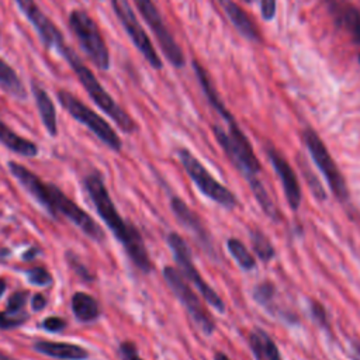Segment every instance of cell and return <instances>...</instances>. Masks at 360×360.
I'll return each instance as SVG.
<instances>
[{
    "label": "cell",
    "instance_id": "cell-1",
    "mask_svg": "<svg viewBox=\"0 0 360 360\" xmlns=\"http://www.w3.org/2000/svg\"><path fill=\"white\" fill-rule=\"evenodd\" d=\"M86 190L98 212L104 224L110 228L114 236L122 243L127 250V255L132 260V263L142 271L149 273L152 270V263L148 256L146 248L143 245V239L138 229L125 222L118 214L107 188L104 180L98 172H93L84 179Z\"/></svg>",
    "mask_w": 360,
    "mask_h": 360
},
{
    "label": "cell",
    "instance_id": "cell-2",
    "mask_svg": "<svg viewBox=\"0 0 360 360\" xmlns=\"http://www.w3.org/2000/svg\"><path fill=\"white\" fill-rule=\"evenodd\" d=\"M59 53L66 59V62L72 66L75 75L77 76V80L82 83L90 98L94 101V104L101 108L112 121L127 134H131L136 129L135 121L114 101V98L104 90V87L100 84V82L96 79L94 73L83 63V60L79 58V55L68 45H60L58 48Z\"/></svg>",
    "mask_w": 360,
    "mask_h": 360
},
{
    "label": "cell",
    "instance_id": "cell-3",
    "mask_svg": "<svg viewBox=\"0 0 360 360\" xmlns=\"http://www.w3.org/2000/svg\"><path fill=\"white\" fill-rule=\"evenodd\" d=\"M68 21L83 52L98 69L108 70L110 52L97 22L84 10H73Z\"/></svg>",
    "mask_w": 360,
    "mask_h": 360
},
{
    "label": "cell",
    "instance_id": "cell-4",
    "mask_svg": "<svg viewBox=\"0 0 360 360\" xmlns=\"http://www.w3.org/2000/svg\"><path fill=\"white\" fill-rule=\"evenodd\" d=\"M58 101L76 121L87 127L110 149L115 152L121 150V146H122L121 139L115 134V131L111 128V125L103 117H100L97 112L89 108L84 103H82L77 97H75L68 90H59Z\"/></svg>",
    "mask_w": 360,
    "mask_h": 360
},
{
    "label": "cell",
    "instance_id": "cell-5",
    "mask_svg": "<svg viewBox=\"0 0 360 360\" xmlns=\"http://www.w3.org/2000/svg\"><path fill=\"white\" fill-rule=\"evenodd\" d=\"M179 159L188 173L190 179L194 181L195 187L210 200L215 201L217 204L224 205L225 208H233L236 205V197L235 194L228 190L225 186H222L218 180L214 179V176L202 166V163L190 153L187 149L179 150Z\"/></svg>",
    "mask_w": 360,
    "mask_h": 360
},
{
    "label": "cell",
    "instance_id": "cell-6",
    "mask_svg": "<svg viewBox=\"0 0 360 360\" xmlns=\"http://www.w3.org/2000/svg\"><path fill=\"white\" fill-rule=\"evenodd\" d=\"M167 245L169 248L172 249L173 252V257L180 269V274L187 280L190 281L198 291L200 294L202 295V298L211 305L214 307L215 309L218 311H224L225 309V304L222 301V298L208 285V283L204 281V278L201 277V274L198 273V270L195 269L194 263H193V259H191V253H190V249L188 246L186 245L184 239L172 232L169 236H167Z\"/></svg>",
    "mask_w": 360,
    "mask_h": 360
},
{
    "label": "cell",
    "instance_id": "cell-7",
    "mask_svg": "<svg viewBox=\"0 0 360 360\" xmlns=\"http://www.w3.org/2000/svg\"><path fill=\"white\" fill-rule=\"evenodd\" d=\"M163 277L172 290V292L177 297V300L181 302V305L187 309L195 325L207 335L212 333L215 329V323L212 318L207 314L205 308L202 307L198 295L194 292V290L188 285L186 278L180 274L179 270L174 267L166 266L163 269Z\"/></svg>",
    "mask_w": 360,
    "mask_h": 360
},
{
    "label": "cell",
    "instance_id": "cell-8",
    "mask_svg": "<svg viewBox=\"0 0 360 360\" xmlns=\"http://www.w3.org/2000/svg\"><path fill=\"white\" fill-rule=\"evenodd\" d=\"M304 141H305V145L309 150L312 160L315 162V165L318 166L321 173L323 174V177L328 181L335 197L342 202L346 201L349 198V190H347L346 181H345L339 167L336 166L335 160L329 155L322 139L318 136V134L314 129L307 128L304 131Z\"/></svg>",
    "mask_w": 360,
    "mask_h": 360
},
{
    "label": "cell",
    "instance_id": "cell-9",
    "mask_svg": "<svg viewBox=\"0 0 360 360\" xmlns=\"http://www.w3.org/2000/svg\"><path fill=\"white\" fill-rule=\"evenodd\" d=\"M110 3H111V7H112L115 15L121 21L122 27L125 28L128 37L131 38V41L134 42L136 49L143 55V58L149 62V65L152 68L160 69L162 60H160L158 52L155 51L145 30L139 24L129 1L128 0H110Z\"/></svg>",
    "mask_w": 360,
    "mask_h": 360
},
{
    "label": "cell",
    "instance_id": "cell-10",
    "mask_svg": "<svg viewBox=\"0 0 360 360\" xmlns=\"http://www.w3.org/2000/svg\"><path fill=\"white\" fill-rule=\"evenodd\" d=\"M134 1H135V6L138 7L141 15L145 18L149 28L153 31L166 59L173 66L183 68L186 63L183 51L177 45V42L174 41V38L172 37L169 30L166 28L165 21H163L159 10L156 8L155 3L152 0H134Z\"/></svg>",
    "mask_w": 360,
    "mask_h": 360
},
{
    "label": "cell",
    "instance_id": "cell-11",
    "mask_svg": "<svg viewBox=\"0 0 360 360\" xmlns=\"http://www.w3.org/2000/svg\"><path fill=\"white\" fill-rule=\"evenodd\" d=\"M51 195H52V208L53 218L59 215H65L70 222H73L77 228L82 229L84 235L100 242L104 239V233L98 224L77 204H75L70 198H68L56 186L51 184Z\"/></svg>",
    "mask_w": 360,
    "mask_h": 360
},
{
    "label": "cell",
    "instance_id": "cell-12",
    "mask_svg": "<svg viewBox=\"0 0 360 360\" xmlns=\"http://www.w3.org/2000/svg\"><path fill=\"white\" fill-rule=\"evenodd\" d=\"M14 1L21 10V13L37 30L38 37L46 49H52V48L58 49L60 45L65 44L60 31L44 14V11L38 7L35 0H14Z\"/></svg>",
    "mask_w": 360,
    "mask_h": 360
},
{
    "label": "cell",
    "instance_id": "cell-13",
    "mask_svg": "<svg viewBox=\"0 0 360 360\" xmlns=\"http://www.w3.org/2000/svg\"><path fill=\"white\" fill-rule=\"evenodd\" d=\"M8 169L18 183L48 211L51 217H53L51 184L44 183L35 173L17 162H8Z\"/></svg>",
    "mask_w": 360,
    "mask_h": 360
},
{
    "label": "cell",
    "instance_id": "cell-14",
    "mask_svg": "<svg viewBox=\"0 0 360 360\" xmlns=\"http://www.w3.org/2000/svg\"><path fill=\"white\" fill-rule=\"evenodd\" d=\"M269 159L271 162L273 169L278 174V179L283 184V190L285 194V200L292 211H297L301 204V187L298 183V179L295 176V172L290 166V163L276 150V149H267Z\"/></svg>",
    "mask_w": 360,
    "mask_h": 360
},
{
    "label": "cell",
    "instance_id": "cell-15",
    "mask_svg": "<svg viewBox=\"0 0 360 360\" xmlns=\"http://www.w3.org/2000/svg\"><path fill=\"white\" fill-rule=\"evenodd\" d=\"M172 205V211L173 214L177 217L179 222L188 229L195 239H198V242L201 243V246L210 253L214 255V249H212V243L210 242V235L204 226V224L201 222V219L198 218V215L179 197H173L170 201Z\"/></svg>",
    "mask_w": 360,
    "mask_h": 360
},
{
    "label": "cell",
    "instance_id": "cell-16",
    "mask_svg": "<svg viewBox=\"0 0 360 360\" xmlns=\"http://www.w3.org/2000/svg\"><path fill=\"white\" fill-rule=\"evenodd\" d=\"M34 350L44 356L59 360H86L89 357V352L84 347L66 342L39 340L34 343Z\"/></svg>",
    "mask_w": 360,
    "mask_h": 360
},
{
    "label": "cell",
    "instance_id": "cell-17",
    "mask_svg": "<svg viewBox=\"0 0 360 360\" xmlns=\"http://www.w3.org/2000/svg\"><path fill=\"white\" fill-rule=\"evenodd\" d=\"M31 90L39 111V117L42 120V124L45 127V129L48 131V134L51 136H56L58 135V124H56V112H55V105L53 101L51 100L49 94L46 93V90L35 80L31 82Z\"/></svg>",
    "mask_w": 360,
    "mask_h": 360
},
{
    "label": "cell",
    "instance_id": "cell-18",
    "mask_svg": "<svg viewBox=\"0 0 360 360\" xmlns=\"http://www.w3.org/2000/svg\"><path fill=\"white\" fill-rule=\"evenodd\" d=\"M218 1L240 35H243L250 41H260V32L257 27L253 24L250 17L233 0H218Z\"/></svg>",
    "mask_w": 360,
    "mask_h": 360
},
{
    "label": "cell",
    "instance_id": "cell-19",
    "mask_svg": "<svg viewBox=\"0 0 360 360\" xmlns=\"http://www.w3.org/2000/svg\"><path fill=\"white\" fill-rule=\"evenodd\" d=\"M249 345L255 360H281L274 340L260 328H255L250 332Z\"/></svg>",
    "mask_w": 360,
    "mask_h": 360
},
{
    "label": "cell",
    "instance_id": "cell-20",
    "mask_svg": "<svg viewBox=\"0 0 360 360\" xmlns=\"http://www.w3.org/2000/svg\"><path fill=\"white\" fill-rule=\"evenodd\" d=\"M0 142L10 150H13L18 155H22V156L30 158V156H35L38 153V146L34 142L17 135L1 120H0Z\"/></svg>",
    "mask_w": 360,
    "mask_h": 360
},
{
    "label": "cell",
    "instance_id": "cell-21",
    "mask_svg": "<svg viewBox=\"0 0 360 360\" xmlns=\"http://www.w3.org/2000/svg\"><path fill=\"white\" fill-rule=\"evenodd\" d=\"M70 305H72L73 315L80 322H91L97 319L100 315L97 301L94 300V297H91L87 292H83V291L75 292L72 297Z\"/></svg>",
    "mask_w": 360,
    "mask_h": 360
},
{
    "label": "cell",
    "instance_id": "cell-22",
    "mask_svg": "<svg viewBox=\"0 0 360 360\" xmlns=\"http://www.w3.org/2000/svg\"><path fill=\"white\" fill-rule=\"evenodd\" d=\"M0 87L10 96L22 100L27 97L24 84L21 83L15 70L0 58Z\"/></svg>",
    "mask_w": 360,
    "mask_h": 360
},
{
    "label": "cell",
    "instance_id": "cell-23",
    "mask_svg": "<svg viewBox=\"0 0 360 360\" xmlns=\"http://www.w3.org/2000/svg\"><path fill=\"white\" fill-rule=\"evenodd\" d=\"M226 248L232 257L236 260V263L243 269V270H252L256 266L255 257L252 253L248 250V248L236 238H231L226 242Z\"/></svg>",
    "mask_w": 360,
    "mask_h": 360
},
{
    "label": "cell",
    "instance_id": "cell-24",
    "mask_svg": "<svg viewBox=\"0 0 360 360\" xmlns=\"http://www.w3.org/2000/svg\"><path fill=\"white\" fill-rule=\"evenodd\" d=\"M249 236L253 246V252L257 255L260 260L269 262L274 257V248L266 235H263L259 229H255V231L252 229L249 232Z\"/></svg>",
    "mask_w": 360,
    "mask_h": 360
},
{
    "label": "cell",
    "instance_id": "cell-25",
    "mask_svg": "<svg viewBox=\"0 0 360 360\" xmlns=\"http://www.w3.org/2000/svg\"><path fill=\"white\" fill-rule=\"evenodd\" d=\"M340 21L350 31L357 42H360V14L356 8H346L340 13Z\"/></svg>",
    "mask_w": 360,
    "mask_h": 360
},
{
    "label": "cell",
    "instance_id": "cell-26",
    "mask_svg": "<svg viewBox=\"0 0 360 360\" xmlns=\"http://www.w3.org/2000/svg\"><path fill=\"white\" fill-rule=\"evenodd\" d=\"M28 314L22 309L18 312H0V329H11L22 325L28 319Z\"/></svg>",
    "mask_w": 360,
    "mask_h": 360
},
{
    "label": "cell",
    "instance_id": "cell-27",
    "mask_svg": "<svg viewBox=\"0 0 360 360\" xmlns=\"http://www.w3.org/2000/svg\"><path fill=\"white\" fill-rule=\"evenodd\" d=\"M27 278L31 284L34 285H48L52 283V277L49 274V271L44 267H32L30 270H27Z\"/></svg>",
    "mask_w": 360,
    "mask_h": 360
},
{
    "label": "cell",
    "instance_id": "cell-28",
    "mask_svg": "<svg viewBox=\"0 0 360 360\" xmlns=\"http://www.w3.org/2000/svg\"><path fill=\"white\" fill-rule=\"evenodd\" d=\"M274 292H276L274 285H273L271 283L264 281V283H262V284H259V285L256 287L253 295H255V300H256L260 305L267 307L269 302L273 300Z\"/></svg>",
    "mask_w": 360,
    "mask_h": 360
},
{
    "label": "cell",
    "instance_id": "cell-29",
    "mask_svg": "<svg viewBox=\"0 0 360 360\" xmlns=\"http://www.w3.org/2000/svg\"><path fill=\"white\" fill-rule=\"evenodd\" d=\"M27 297H28V292L27 291H15L10 295L8 301H7V308L6 311L8 312H18V311H22L25 302H27Z\"/></svg>",
    "mask_w": 360,
    "mask_h": 360
},
{
    "label": "cell",
    "instance_id": "cell-30",
    "mask_svg": "<svg viewBox=\"0 0 360 360\" xmlns=\"http://www.w3.org/2000/svg\"><path fill=\"white\" fill-rule=\"evenodd\" d=\"M42 328L48 332H62L66 328V321L59 316H48L42 322Z\"/></svg>",
    "mask_w": 360,
    "mask_h": 360
},
{
    "label": "cell",
    "instance_id": "cell-31",
    "mask_svg": "<svg viewBox=\"0 0 360 360\" xmlns=\"http://www.w3.org/2000/svg\"><path fill=\"white\" fill-rule=\"evenodd\" d=\"M120 354L122 360H142L138 354L136 346L132 342H122L120 345Z\"/></svg>",
    "mask_w": 360,
    "mask_h": 360
},
{
    "label": "cell",
    "instance_id": "cell-32",
    "mask_svg": "<svg viewBox=\"0 0 360 360\" xmlns=\"http://www.w3.org/2000/svg\"><path fill=\"white\" fill-rule=\"evenodd\" d=\"M66 259H68V262H69V264H70V267L76 271V274L77 276H80L83 280H86V281H90V280H93V277L89 274V271L86 270V267L77 260V257H75L72 253H68L66 255Z\"/></svg>",
    "mask_w": 360,
    "mask_h": 360
},
{
    "label": "cell",
    "instance_id": "cell-33",
    "mask_svg": "<svg viewBox=\"0 0 360 360\" xmlns=\"http://www.w3.org/2000/svg\"><path fill=\"white\" fill-rule=\"evenodd\" d=\"M311 312H312V318L315 319L316 323H319L321 326H328L326 312L319 302H315V301L311 302Z\"/></svg>",
    "mask_w": 360,
    "mask_h": 360
},
{
    "label": "cell",
    "instance_id": "cell-34",
    "mask_svg": "<svg viewBox=\"0 0 360 360\" xmlns=\"http://www.w3.org/2000/svg\"><path fill=\"white\" fill-rule=\"evenodd\" d=\"M262 17L266 21H271L276 15V0H260Z\"/></svg>",
    "mask_w": 360,
    "mask_h": 360
},
{
    "label": "cell",
    "instance_id": "cell-35",
    "mask_svg": "<svg viewBox=\"0 0 360 360\" xmlns=\"http://www.w3.org/2000/svg\"><path fill=\"white\" fill-rule=\"evenodd\" d=\"M46 305V298L42 294H34L31 300V307L34 311H41Z\"/></svg>",
    "mask_w": 360,
    "mask_h": 360
},
{
    "label": "cell",
    "instance_id": "cell-36",
    "mask_svg": "<svg viewBox=\"0 0 360 360\" xmlns=\"http://www.w3.org/2000/svg\"><path fill=\"white\" fill-rule=\"evenodd\" d=\"M37 253H38L37 248H30L28 250H25V253H22V259L25 262H30V260H32L37 256Z\"/></svg>",
    "mask_w": 360,
    "mask_h": 360
},
{
    "label": "cell",
    "instance_id": "cell-37",
    "mask_svg": "<svg viewBox=\"0 0 360 360\" xmlns=\"http://www.w3.org/2000/svg\"><path fill=\"white\" fill-rule=\"evenodd\" d=\"M6 287H7L6 280H4V278H0V298H1V295L4 294V291H6Z\"/></svg>",
    "mask_w": 360,
    "mask_h": 360
},
{
    "label": "cell",
    "instance_id": "cell-38",
    "mask_svg": "<svg viewBox=\"0 0 360 360\" xmlns=\"http://www.w3.org/2000/svg\"><path fill=\"white\" fill-rule=\"evenodd\" d=\"M214 360H229L224 353H221V352H218V353H215V356H214Z\"/></svg>",
    "mask_w": 360,
    "mask_h": 360
},
{
    "label": "cell",
    "instance_id": "cell-39",
    "mask_svg": "<svg viewBox=\"0 0 360 360\" xmlns=\"http://www.w3.org/2000/svg\"><path fill=\"white\" fill-rule=\"evenodd\" d=\"M0 360H14V359H11V357L6 356L3 352H0Z\"/></svg>",
    "mask_w": 360,
    "mask_h": 360
},
{
    "label": "cell",
    "instance_id": "cell-40",
    "mask_svg": "<svg viewBox=\"0 0 360 360\" xmlns=\"http://www.w3.org/2000/svg\"><path fill=\"white\" fill-rule=\"evenodd\" d=\"M245 1H246V3H249V4H250V3H253V1H255V0H245Z\"/></svg>",
    "mask_w": 360,
    "mask_h": 360
},
{
    "label": "cell",
    "instance_id": "cell-41",
    "mask_svg": "<svg viewBox=\"0 0 360 360\" xmlns=\"http://www.w3.org/2000/svg\"><path fill=\"white\" fill-rule=\"evenodd\" d=\"M359 62H360V56H359Z\"/></svg>",
    "mask_w": 360,
    "mask_h": 360
}]
</instances>
